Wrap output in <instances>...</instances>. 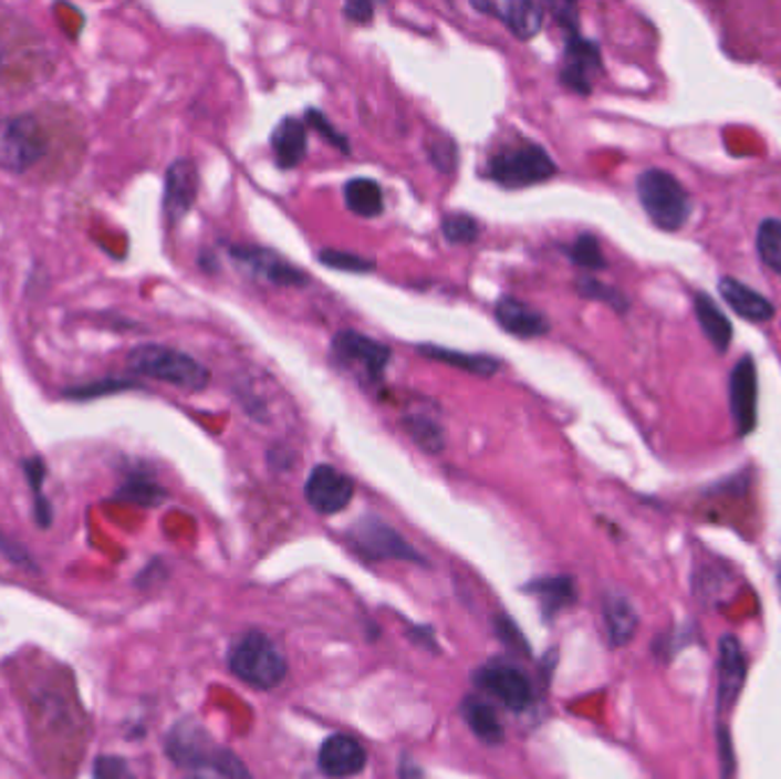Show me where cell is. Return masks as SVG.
<instances>
[{"label": "cell", "instance_id": "6da1fadb", "mask_svg": "<svg viewBox=\"0 0 781 779\" xmlns=\"http://www.w3.org/2000/svg\"><path fill=\"white\" fill-rule=\"evenodd\" d=\"M167 757L181 768L212 770L225 779H250V770L229 750L218 746L195 720L176 723L165 740Z\"/></svg>", "mask_w": 781, "mask_h": 779}, {"label": "cell", "instance_id": "7a4b0ae2", "mask_svg": "<svg viewBox=\"0 0 781 779\" xmlns=\"http://www.w3.org/2000/svg\"><path fill=\"white\" fill-rule=\"evenodd\" d=\"M126 366L135 375H145L181 392H204L210 382V373L190 354L167 345H137L126 354Z\"/></svg>", "mask_w": 781, "mask_h": 779}, {"label": "cell", "instance_id": "3957f363", "mask_svg": "<svg viewBox=\"0 0 781 779\" xmlns=\"http://www.w3.org/2000/svg\"><path fill=\"white\" fill-rule=\"evenodd\" d=\"M635 193L649 220L663 231H679L693 212V199L677 176L652 167L635 179Z\"/></svg>", "mask_w": 781, "mask_h": 779}, {"label": "cell", "instance_id": "277c9868", "mask_svg": "<svg viewBox=\"0 0 781 779\" xmlns=\"http://www.w3.org/2000/svg\"><path fill=\"white\" fill-rule=\"evenodd\" d=\"M229 669L252 688L270 690L287 679L289 663L283 652L261 631H250L231 645Z\"/></svg>", "mask_w": 781, "mask_h": 779}, {"label": "cell", "instance_id": "5b68a950", "mask_svg": "<svg viewBox=\"0 0 781 779\" xmlns=\"http://www.w3.org/2000/svg\"><path fill=\"white\" fill-rule=\"evenodd\" d=\"M558 172V165L549 152L535 142H519L496 152L487 160V176L503 188H528L549 181Z\"/></svg>", "mask_w": 781, "mask_h": 779}, {"label": "cell", "instance_id": "8992f818", "mask_svg": "<svg viewBox=\"0 0 781 779\" xmlns=\"http://www.w3.org/2000/svg\"><path fill=\"white\" fill-rule=\"evenodd\" d=\"M46 154V135L32 115L0 120V169L23 174Z\"/></svg>", "mask_w": 781, "mask_h": 779}, {"label": "cell", "instance_id": "52a82bcc", "mask_svg": "<svg viewBox=\"0 0 781 779\" xmlns=\"http://www.w3.org/2000/svg\"><path fill=\"white\" fill-rule=\"evenodd\" d=\"M332 357L366 382H382L390 362V350L354 330H341L332 339Z\"/></svg>", "mask_w": 781, "mask_h": 779}, {"label": "cell", "instance_id": "ba28073f", "mask_svg": "<svg viewBox=\"0 0 781 779\" xmlns=\"http://www.w3.org/2000/svg\"><path fill=\"white\" fill-rule=\"evenodd\" d=\"M729 412L740 437L754 433L759 420V373L752 354H742L729 373Z\"/></svg>", "mask_w": 781, "mask_h": 779}, {"label": "cell", "instance_id": "9c48e42d", "mask_svg": "<svg viewBox=\"0 0 781 779\" xmlns=\"http://www.w3.org/2000/svg\"><path fill=\"white\" fill-rule=\"evenodd\" d=\"M476 686H480L485 693L499 699L503 706L512 708V712H523L535 699L532 693L530 679L523 675V669H519L512 663L506 661H491L482 667L476 669L473 675Z\"/></svg>", "mask_w": 781, "mask_h": 779}, {"label": "cell", "instance_id": "30bf717a", "mask_svg": "<svg viewBox=\"0 0 781 779\" xmlns=\"http://www.w3.org/2000/svg\"><path fill=\"white\" fill-rule=\"evenodd\" d=\"M350 538L354 549L373 560L394 558V560H409V562L425 564V558L412 544H407L400 533H396L394 528L375 517L362 519L350 530Z\"/></svg>", "mask_w": 781, "mask_h": 779}, {"label": "cell", "instance_id": "8fae6325", "mask_svg": "<svg viewBox=\"0 0 781 779\" xmlns=\"http://www.w3.org/2000/svg\"><path fill=\"white\" fill-rule=\"evenodd\" d=\"M354 496V482L330 465H317L311 469L306 485H304V499L317 515H336L345 510Z\"/></svg>", "mask_w": 781, "mask_h": 779}, {"label": "cell", "instance_id": "7c38bea8", "mask_svg": "<svg viewBox=\"0 0 781 779\" xmlns=\"http://www.w3.org/2000/svg\"><path fill=\"white\" fill-rule=\"evenodd\" d=\"M229 255L233 261L244 266L252 274L274 283V287H304L309 283V277L304 270L295 268L291 261L281 259L279 255L263 250V247H250V245H231Z\"/></svg>", "mask_w": 781, "mask_h": 779}, {"label": "cell", "instance_id": "4fadbf2b", "mask_svg": "<svg viewBox=\"0 0 781 779\" xmlns=\"http://www.w3.org/2000/svg\"><path fill=\"white\" fill-rule=\"evenodd\" d=\"M603 69L598 44L585 40L581 32L566 34L564 64L560 71V83L576 94L587 96L592 92V79Z\"/></svg>", "mask_w": 781, "mask_h": 779}, {"label": "cell", "instance_id": "5bb4252c", "mask_svg": "<svg viewBox=\"0 0 781 779\" xmlns=\"http://www.w3.org/2000/svg\"><path fill=\"white\" fill-rule=\"evenodd\" d=\"M748 682V658L733 633H725L718 645V712H731Z\"/></svg>", "mask_w": 781, "mask_h": 779}, {"label": "cell", "instance_id": "9a60e30c", "mask_svg": "<svg viewBox=\"0 0 781 779\" xmlns=\"http://www.w3.org/2000/svg\"><path fill=\"white\" fill-rule=\"evenodd\" d=\"M199 193V172L192 160L179 158L174 160L165 172V195L163 210L165 218L176 225L181 222L192 210Z\"/></svg>", "mask_w": 781, "mask_h": 779}, {"label": "cell", "instance_id": "2e32d148", "mask_svg": "<svg viewBox=\"0 0 781 779\" xmlns=\"http://www.w3.org/2000/svg\"><path fill=\"white\" fill-rule=\"evenodd\" d=\"M368 764L362 742L347 734H332L317 750V768L332 779H347L360 775Z\"/></svg>", "mask_w": 781, "mask_h": 779}, {"label": "cell", "instance_id": "e0dca14e", "mask_svg": "<svg viewBox=\"0 0 781 779\" xmlns=\"http://www.w3.org/2000/svg\"><path fill=\"white\" fill-rule=\"evenodd\" d=\"M493 315H496V323H499L508 334L519 339L544 336L551 330L549 318L542 311L528 307L517 298H501L496 302Z\"/></svg>", "mask_w": 781, "mask_h": 779}, {"label": "cell", "instance_id": "ac0fdd59", "mask_svg": "<svg viewBox=\"0 0 781 779\" xmlns=\"http://www.w3.org/2000/svg\"><path fill=\"white\" fill-rule=\"evenodd\" d=\"M478 12L493 14L506 28L514 34L517 40H532L544 25V8L538 3H528V0H517V3H473Z\"/></svg>", "mask_w": 781, "mask_h": 779}, {"label": "cell", "instance_id": "d6986e66", "mask_svg": "<svg viewBox=\"0 0 781 779\" xmlns=\"http://www.w3.org/2000/svg\"><path fill=\"white\" fill-rule=\"evenodd\" d=\"M718 291L722 300L733 309V313L744 318V321L768 323L774 318V304L754 289H750L748 283H742L733 277H722L718 281Z\"/></svg>", "mask_w": 781, "mask_h": 779}, {"label": "cell", "instance_id": "ffe728a7", "mask_svg": "<svg viewBox=\"0 0 781 779\" xmlns=\"http://www.w3.org/2000/svg\"><path fill=\"white\" fill-rule=\"evenodd\" d=\"M306 124L298 117H283L270 137L272 156L279 169H295L306 158Z\"/></svg>", "mask_w": 781, "mask_h": 779}, {"label": "cell", "instance_id": "44dd1931", "mask_svg": "<svg viewBox=\"0 0 781 779\" xmlns=\"http://www.w3.org/2000/svg\"><path fill=\"white\" fill-rule=\"evenodd\" d=\"M693 311L708 343H711L720 354H725L733 341V325L727 318V313L718 307V302L711 295L704 291H697L693 295Z\"/></svg>", "mask_w": 781, "mask_h": 779}, {"label": "cell", "instance_id": "7402d4cb", "mask_svg": "<svg viewBox=\"0 0 781 779\" xmlns=\"http://www.w3.org/2000/svg\"><path fill=\"white\" fill-rule=\"evenodd\" d=\"M603 622H606L611 645L624 647L633 641L641 615H637L633 601L626 594L608 592L603 596Z\"/></svg>", "mask_w": 781, "mask_h": 779}, {"label": "cell", "instance_id": "603a6c76", "mask_svg": "<svg viewBox=\"0 0 781 779\" xmlns=\"http://www.w3.org/2000/svg\"><path fill=\"white\" fill-rule=\"evenodd\" d=\"M461 718L467 720L469 729L482 740L487 746H499L506 738V729L496 716L493 706H489L482 697L478 695H467L461 699Z\"/></svg>", "mask_w": 781, "mask_h": 779}, {"label": "cell", "instance_id": "cb8c5ba5", "mask_svg": "<svg viewBox=\"0 0 781 779\" xmlns=\"http://www.w3.org/2000/svg\"><path fill=\"white\" fill-rule=\"evenodd\" d=\"M418 352L435 362H444L446 366L467 371L478 377H491L501 371V362L489 357V354H465L441 345H418Z\"/></svg>", "mask_w": 781, "mask_h": 779}, {"label": "cell", "instance_id": "d4e9b609", "mask_svg": "<svg viewBox=\"0 0 781 779\" xmlns=\"http://www.w3.org/2000/svg\"><path fill=\"white\" fill-rule=\"evenodd\" d=\"M525 592L540 599V606L546 617L558 615L562 609L576 601V585L570 577H546L525 583Z\"/></svg>", "mask_w": 781, "mask_h": 779}, {"label": "cell", "instance_id": "484cf974", "mask_svg": "<svg viewBox=\"0 0 781 779\" xmlns=\"http://www.w3.org/2000/svg\"><path fill=\"white\" fill-rule=\"evenodd\" d=\"M343 199L354 216L366 218V220L379 218L384 212L382 186L375 179H368V176H357V179H350L343 188Z\"/></svg>", "mask_w": 781, "mask_h": 779}, {"label": "cell", "instance_id": "4316f807", "mask_svg": "<svg viewBox=\"0 0 781 779\" xmlns=\"http://www.w3.org/2000/svg\"><path fill=\"white\" fill-rule=\"evenodd\" d=\"M23 474H25V480L30 485L32 499H34V521H38L40 528H49L53 523V508L42 491L44 478H46L44 459L40 455H32V457L23 459Z\"/></svg>", "mask_w": 781, "mask_h": 779}, {"label": "cell", "instance_id": "83f0119b", "mask_svg": "<svg viewBox=\"0 0 781 779\" xmlns=\"http://www.w3.org/2000/svg\"><path fill=\"white\" fill-rule=\"evenodd\" d=\"M757 255L763 266L781 277V220H761L757 231Z\"/></svg>", "mask_w": 781, "mask_h": 779}, {"label": "cell", "instance_id": "f1b7e54d", "mask_svg": "<svg viewBox=\"0 0 781 779\" xmlns=\"http://www.w3.org/2000/svg\"><path fill=\"white\" fill-rule=\"evenodd\" d=\"M165 496H167L165 489L160 485H156L152 478L135 474L119 487V491L115 494V499L154 508V506H160L165 501Z\"/></svg>", "mask_w": 781, "mask_h": 779}, {"label": "cell", "instance_id": "f546056e", "mask_svg": "<svg viewBox=\"0 0 781 779\" xmlns=\"http://www.w3.org/2000/svg\"><path fill=\"white\" fill-rule=\"evenodd\" d=\"M576 293L581 298H587V300H594V302H603V304H608L613 311L617 313H626L631 309V302L628 298L615 289V287H608V283H603L598 281L596 277L592 274H583L579 277L576 281Z\"/></svg>", "mask_w": 781, "mask_h": 779}, {"label": "cell", "instance_id": "4dcf8cb0", "mask_svg": "<svg viewBox=\"0 0 781 779\" xmlns=\"http://www.w3.org/2000/svg\"><path fill=\"white\" fill-rule=\"evenodd\" d=\"M403 425H405V430L412 435V439L425 453H441L444 450V444H446L444 430H441V425L435 423L430 416L412 414V416L403 418Z\"/></svg>", "mask_w": 781, "mask_h": 779}, {"label": "cell", "instance_id": "1f68e13d", "mask_svg": "<svg viewBox=\"0 0 781 779\" xmlns=\"http://www.w3.org/2000/svg\"><path fill=\"white\" fill-rule=\"evenodd\" d=\"M566 255H570V259L587 270V272H598V270H606V259H603V252H601V245H598V238L592 236V233H581L574 242L570 250H566Z\"/></svg>", "mask_w": 781, "mask_h": 779}, {"label": "cell", "instance_id": "d6a6232c", "mask_svg": "<svg viewBox=\"0 0 781 779\" xmlns=\"http://www.w3.org/2000/svg\"><path fill=\"white\" fill-rule=\"evenodd\" d=\"M441 233L450 245H471L480 236V225L469 212H448L441 220Z\"/></svg>", "mask_w": 781, "mask_h": 779}, {"label": "cell", "instance_id": "836d02e7", "mask_svg": "<svg viewBox=\"0 0 781 779\" xmlns=\"http://www.w3.org/2000/svg\"><path fill=\"white\" fill-rule=\"evenodd\" d=\"M135 386H137V382L122 380V377H111V380H98V382H92V384H83V386H76V388H66L64 396L87 401V398L124 392V388H135Z\"/></svg>", "mask_w": 781, "mask_h": 779}, {"label": "cell", "instance_id": "e575fe53", "mask_svg": "<svg viewBox=\"0 0 781 779\" xmlns=\"http://www.w3.org/2000/svg\"><path fill=\"white\" fill-rule=\"evenodd\" d=\"M317 261L327 268L334 270H343V272H371L375 270V261L360 257V255H350V252H339V250H323L317 255Z\"/></svg>", "mask_w": 781, "mask_h": 779}, {"label": "cell", "instance_id": "d590c367", "mask_svg": "<svg viewBox=\"0 0 781 779\" xmlns=\"http://www.w3.org/2000/svg\"><path fill=\"white\" fill-rule=\"evenodd\" d=\"M94 779H135L131 764L117 755H101L92 766Z\"/></svg>", "mask_w": 781, "mask_h": 779}, {"label": "cell", "instance_id": "8d00e7d4", "mask_svg": "<svg viewBox=\"0 0 781 779\" xmlns=\"http://www.w3.org/2000/svg\"><path fill=\"white\" fill-rule=\"evenodd\" d=\"M306 122H309L317 133H321V135L330 142L332 147L341 149L343 154H350V142H347V137L336 131V126L327 120V115H325L323 111L309 108V111H306Z\"/></svg>", "mask_w": 781, "mask_h": 779}, {"label": "cell", "instance_id": "74e56055", "mask_svg": "<svg viewBox=\"0 0 781 779\" xmlns=\"http://www.w3.org/2000/svg\"><path fill=\"white\" fill-rule=\"evenodd\" d=\"M716 738H718V759H720V779H733L736 775V752H733V740L731 731L725 723H718L716 727Z\"/></svg>", "mask_w": 781, "mask_h": 779}, {"label": "cell", "instance_id": "f35d334b", "mask_svg": "<svg viewBox=\"0 0 781 779\" xmlns=\"http://www.w3.org/2000/svg\"><path fill=\"white\" fill-rule=\"evenodd\" d=\"M496 633H499L501 637V643L506 647H510L512 652H521V654H528V643H525V637L521 635L519 626L508 617V615H496Z\"/></svg>", "mask_w": 781, "mask_h": 779}, {"label": "cell", "instance_id": "ab89813d", "mask_svg": "<svg viewBox=\"0 0 781 779\" xmlns=\"http://www.w3.org/2000/svg\"><path fill=\"white\" fill-rule=\"evenodd\" d=\"M428 156L430 160L435 163L437 169L441 172H450L457 163V149H455V142L448 139V137H439V139H433L430 145H428Z\"/></svg>", "mask_w": 781, "mask_h": 779}, {"label": "cell", "instance_id": "60d3db41", "mask_svg": "<svg viewBox=\"0 0 781 779\" xmlns=\"http://www.w3.org/2000/svg\"><path fill=\"white\" fill-rule=\"evenodd\" d=\"M551 12L558 21V25L566 32V34H576L579 30V8L574 3H555L551 6Z\"/></svg>", "mask_w": 781, "mask_h": 779}, {"label": "cell", "instance_id": "b9f144b4", "mask_svg": "<svg viewBox=\"0 0 781 779\" xmlns=\"http://www.w3.org/2000/svg\"><path fill=\"white\" fill-rule=\"evenodd\" d=\"M0 553H3L8 560H12L14 564L28 567V570H38V567H34V562H32V558H30V553H28L21 544H17L14 540H10V538L3 533V530H0Z\"/></svg>", "mask_w": 781, "mask_h": 779}, {"label": "cell", "instance_id": "7bdbcfd3", "mask_svg": "<svg viewBox=\"0 0 781 779\" xmlns=\"http://www.w3.org/2000/svg\"><path fill=\"white\" fill-rule=\"evenodd\" d=\"M343 14L354 23H371L375 8L371 3H362V0H357V3H347L343 8Z\"/></svg>", "mask_w": 781, "mask_h": 779}, {"label": "cell", "instance_id": "ee69618b", "mask_svg": "<svg viewBox=\"0 0 781 779\" xmlns=\"http://www.w3.org/2000/svg\"><path fill=\"white\" fill-rule=\"evenodd\" d=\"M400 779H423V770L412 759L405 757L400 764Z\"/></svg>", "mask_w": 781, "mask_h": 779}, {"label": "cell", "instance_id": "f6af8a7d", "mask_svg": "<svg viewBox=\"0 0 781 779\" xmlns=\"http://www.w3.org/2000/svg\"><path fill=\"white\" fill-rule=\"evenodd\" d=\"M779 588H781V570H779Z\"/></svg>", "mask_w": 781, "mask_h": 779}, {"label": "cell", "instance_id": "bcb514c9", "mask_svg": "<svg viewBox=\"0 0 781 779\" xmlns=\"http://www.w3.org/2000/svg\"><path fill=\"white\" fill-rule=\"evenodd\" d=\"M190 779H204V777H190Z\"/></svg>", "mask_w": 781, "mask_h": 779}, {"label": "cell", "instance_id": "7dc6e473", "mask_svg": "<svg viewBox=\"0 0 781 779\" xmlns=\"http://www.w3.org/2000/svg\"><path fill=\"white\" fill-rule=\"evenodd\" d=\"M0 62H3V58H0Z\"/></svg>", "mask_w": 781, "mask_h": 779}]
</instances>
